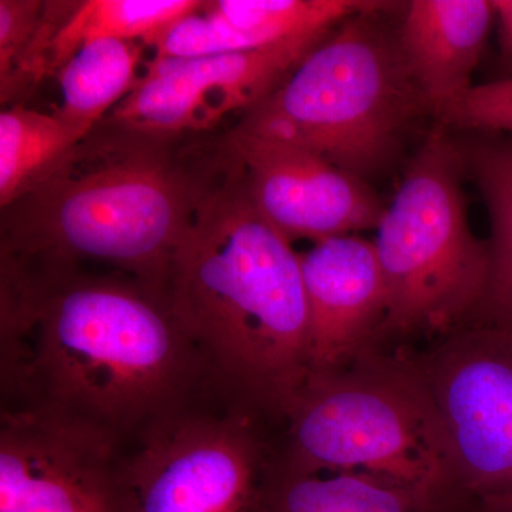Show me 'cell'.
I'll return each mask as SVG.
<instances>
[{"label": "cell", "instance_id": "cell-1", "mask_svg": "<svg viewBox=\"0 0 512 512\" xmlns=\"http://www.w3.org/2000/svg\"><path fill=\"white\" fill-rule=\"evenodd\" d=\"M2 407L131 439L214 384L167 298L130 276L0 259Z\"/></svg>", "mask_w": 512, "mask_h": 512}, {"label": "cell", "instance_id": "cell-2", "mask_svg": "<svg viewBox=\"0 0 512 512\" xmlns=\"http://www.w3.org/2000/svg\"><path fill=\"white\" fill-rule=\"evenodd\" d=\"M168 303L218 386L284 416L311 375L301 256L255 207L221 134L200 138Z\"/></svg>", "mask_w": 512, "mask_h": 512}, {"label": "cell", "instance_id": "cell-3", "mask_svg": "<svg viewBox=\"0 0 512 512\" xmlns=\"http://www.w3.org/2000/svg\"><path fill=\"white\" fill-rule=\"evenodd\" d=\"M198 141L100 121L52 173L0 208V258L99 262L168 299L197 194Z\"/></svg>", "mask_w": 512, "mask_h": 512}, {"label": "cell", "instance_id": "cell-4", "mask_svg": "<svg viewBox=\"0 0 512 512\" xmlns=\"http://www.w3.org/2000/svg\"><path fill=\"white\" fill-rule=\"evenodd\" d=\"M387 8L346 19L235 126L279 138L359 180L382 174L430 113Z\"/></svg>", "mask_w": 512, "mask_h": 512}, {"label": "cell", "instance_id": "cell-5", "mask_svg": "<svg viewBox=\"0 0 512 512\" xmlns=\"http://www.w3.org/2000/svg\"><path fill=\"white\" fill-rule=\"evenodd\" d=\"M282 419L286 453L410 491L427 512H466L456 461L419 367L369 350L311 373Z\"/></svg>", "mask_w": 512, "mask_h": 512}, {"label": "cell", "instance_id": "cell-6", "mask_svg": "<svg viewBox=\"0 0 512 512\" xmlns=\"http://www.w3.org/2000/svg\"><path fill=\"white\" fill-rule=\"evenodd\" d=\"M463 177L460 143L437 123L376 227L387 298L382 332H448L477 311L490 251L471 231Z\"/></svg>", "mask_w": 512, "mask_h": 512}, {"label": "cell", "instance_id": "cell-7", "mask_svg": "<svg viewBox=\"0 0 512 512\" xmlns=\"http://www.w3.org/2000/svg\"><path fill=\"white\" fill-rule=\"evenodd\" d=\"M254 406L212 384L124 441V512H252L272 451Z\"/></svg>", "mask_w": 512, "mask_h": 512}, {"label": "cell", "instance_id": "cell-8", "mask_svg": "<svg viewBox=\"0 0 512 512\" xmlns=\"http://www.w3.org/2000/svg\"><path fill=\"white\" fill-rule=\"evenodd\" d=\"M417 367L446 431L466 512L512 507V335L471 326Z\"/></svg>", "mask_w": 512, "mask_h": 512}, {"label": "cell", "instance_id": "cell-9", "mask_svg": "<svg viewBox=\"0 0 512 512\" xmlns=\"http://www.w3.org/2000/svg\"><path fill=\"white\" fill-rule=\"evenodd\" d=\"M124 441L42 407H2L0 512H124Z\"/></svg>", "mask_w": 512, "mask_h": 512}, {"label": "cell", "instance_id": "cell-10", "mask_svg": "<svg viewBox=\"0 0 512 512\" xmlns=\"http://www.w3.org/2000/svg\"><path fill=\"white\" fill-rule=\"evenodd\" d=\"M332 32L293 37L247 52L154 57L140 82L106 119L170 137L208 136L274 93Z\"/></svg>", "mask_w": 512, "mask_h": 512}, {"label": "cell", "instance_id": "cell-11", "mask_svg": "<svg viewBox=\"0 0 512 512\" xmlns=\"http://www.w3.org/2000/svg\"><path fill=\"white\" fill-rule=\"evenodd\" d=\"M221 138L255 207L292 244L379 225L386 207L375 191L319 154L237 126Z\"/></svg>", "mask_w": 512, "mask_h": 512}, {"label": "cell", "instance_id": "cell-12", "mask_svg": "<svg viewBox=\"0 0 512 512\" xmlns=\"http://www.w3.org/2000/svg\"><path fill=\"white\" fill-rule=\"evenodd\" d=\"M301 256L311 373L332 372L366 352L386 320V288L375 245L359 235L315 242Z\"/></svg>", "mask_w": 512, "mask_h": 512}, {"label": "cell", "instance_id": "cell-13", "mask_svg": "<svg viewBox=\"0 0 512 512\" xmlns=\"http://www.w3.org/2000/svg\"><path fill=\"white\" fill-rule=\"evenodd\" d=\"M380 0H217L204 2L170 26L161 39L165 56L192 59L247 52L293 37L333 32Z\"/></svg>", "mask_w": 512, "mask_h": 512}, {"label": "cell", "instance_id": "cell-14", "mask_svg": "<svg viewBox=\"0 0 512 512\" xmlns=\"http://www.w3.org/2000/svg\"><path fill=\"white\" fill-rule=\"evenodd\" d=\"M494 19L493 0H412L404 6L400 47L436 119L473 87Z\"/></svg>", "mask_w": 512, "mask_h": 512}, {"label": "cell", "instance_id": "cell-15", "mask_svg": "<svg viewBox=\"0 0 512 512\" xmlns=\"http://www.w3.org/2000/svg\"><path fill=\"white\" fill-rule=\"evenodd\" d=\"M252 512H427L416 495L380 478L311 466L272 453Z\"/></svg>", "mask_w": 512, "mask_h": 512}, {"label": "cell", "instance_id": "cell-16", "mask_svg": "<svg viewBox=\"0 0 512 512\" xmlns=\"http://www.w3.org/2000/svg\"><path fill=\"white\" fill-rule=\"evenodd\" d=\"M458 143L491 225L487 288L470 322L512 335V138L477 134Z\"/></svg>", "mask_w": 512, "mask_h": 512}, {"label": "cell", "instance_id": "cell-17", "mask_svg": "<svg viewBox=\"0 0 512 512\" xmlns=\"http://www.w3.org/2000/svg\"><path fill=\"white\" fill-rule=\"evenodd\" d=\"M146 47L110 37L84 43L55 74L62 104L53 113L89 134L140 82Z\"/></svg>", "mask_w": 512, "mask_h": 512}, {"label": "cell", "instance_id": "cell-18", "mask_svg": "<svg viewBox=\"0 0 512 512\" xmlns=\"http://www.w3.org/2000/svg\"><path fill=\"white\" fill-rule=\"evenodd\" d=\"M87 134L25 104L0 111V208L32 190Z\"/></svg>", "mask_w": 512, "mask_h": 512}, {"label": "cell", "instance_id": "cell-19", "mask_svg": "<svg viewBox=\"0 0 512 512\" xmlns=\"http://www.w3.org/2000/svg\"><path fill=\"white\" fill-rule=\"evenodd\" d=\"M198 0H86L70 2L50 52V76L94 39L148 43L175 20L200 8Z\"/></svg>", "mask_w": 512, "mask_h": 512}, {"label": "cell", "instance_id": "cell-20", "mask_svg": "<svg viewBox=\"0 0 512 512\" xmlns=\"http://www.w3.org/2000/svg\"><path fill=\"white\" fill-rule=\"evenodd\" d=\"M69 2L0 0V97L2 107L50 76V52Z\"/></svg>", "mask_w": 512, "mask_h": 512}, {"label": "cell", "instance_id": "cell-21", "mask_svg": "<svg viewBox=\"0 0 512 512\" xmlns=\"http://www.w3.org/2000/svg\"><path fill=\"white\" fill-rule=\"evenodd\" d=\"M437 123L512 138V74L471 87L441 114Z\"/></svg>", "mask_w": 512, "mask_h": 512}, {"label": "cell", "instance_id": "cell-22", "mask_svg": "<svg viewBox=\"0 0 512 512\" xmlns=\"http://www.w3.org/2000/svg\"><path fill=\"white\" fill-rule=\"evenodd\" d=\"M495 18L500 29L501 57L508 74H512V0H493Z\"/></svg>", "mask_w": 512, "mask_h": 512}, {"label": "cell", "instance_id": "cell-23", "mask_svg": "<svg viewBox=\"0 0 512 512\" xmlns=\"http://www.w3.org/2000/svg\"><path fill=\"white\" fill-rule=\"evenodd\" d=\"M474 512H512V507H508V505H485V507L477 508Z\"/></svg>", "mask_w": 512, "mask_h": 512}]
</instances>
